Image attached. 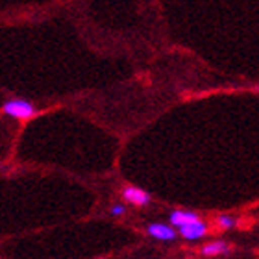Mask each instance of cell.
Returning a JSON list of instances; mask_svg holds the SVG:
<instances>
[{"label":"cell","mask_w":259,"mask_h":259,"mask_svg":"<svg viewBox=\"0 0 259 259\" xmlns=\"http://www.w3.org/2000/svg\"><path fill=\"white\" fill-rule=\"evenodd\" d=\"M122 200L126 204L137 205V207H145V205L150 204V194L146 191L139 189V187H134V185H128L122 189Z\"/></svg>","instance_id":"cell-4"},{"label":"cell","mask_w":259,"mask_h":259,"mask_svg":"<svg viewBox=\"0 0 259 259\" xmlns=\"http://www.w3.org/2000/svg\"><path fill=\"white\" fill-rule=\"evenodd\" d=\"M176 232L182 235V239L185 241H191V243H196V241H202L204 237H207V233H209V224L202 219H198L196 222H191L187 226L180 228Z\"/></svg>","instance_id":"cell-2"},{"label":"cell","mask_w":259,"mask_h":259,"mask_svg":"<svg viewBox=\"0 0 259 259\" xmlns=\"http://www.w3.org/2000/svg\"><path fill=\"white\" fill-rule=\"evenodd\" d=\"M230 243L224 241V239H215V241H209L202 246V255L205 257H217V255H224L230 254Z\"/></svg>","instance_id":"cell-6"},{"label":"cell","mask_w":259,"mask_h":259,"mask_svg":"<svg viewBox=\"0 0 259 259\" xmlns=\"http://www.w3.org/2000/svg\"><path fill=\"white\" fill-rule=\"evenodd\" d=\"M109 213H111V215L113 217H122L126 213V205L124 204H113L111 205V209H109Z\"/></svg>","instance_id":"cell-8"},{"label":"cell","mask_w":259,"mask_h":259,"mask_svg":"<svg viewBox=\"0 0 259 259\" xmlns=\"http://www.w3.org/2000/svg\"><path fill=\"white\" fill-rule=\"evenodd\" d=\"M146 233L152 239L161 241V243H170V241L178 237V232L170 224H167V222H152V224L146 226Z\"/></svg>","instance_id":"cell-3"},{"label":"cell","mask_w":259,"mask_h":259,"mask_svg":"<svg viewBox=\"0 0 259 259\" xmlns=\"http://www.w3.org/2000/svg\"><path fill=\"white\" fill-rule=\"evenodd\" d=\"M237 224H239V219L230 215V213H222V215H219L215 219V226L221 232H232V230L237 228Z\"/></svg>","instance_id":"cell-7"},{"label":"cell","mask_w":259,"mask_h":259,"mask_svg":"<svg viewBox=\"0 0 259 259\" xmlns=\"http://www.w3.org/2000/svg\"><path fill=\"white\" fill-rule=\"evenodd\" d=\"M2 111L6 115H10V117H13V119H21V120L32 119L33 115H35V108H33L32 104L26 102V100H21V98L8 100L2 106Z\"/></svg>","instance_id":"cell-1"},{"label":"cell","mask_w":259,"mask_h":259,"mask_svg":"<svg viewBox=\"0 0 259 259\" xmlns=\"http://www.w3.org/2000/svg\"><path fill=\"white\" fill-rule=\"evenodd\" d=\"M198 219H200L198 213H194V211H191V209H174L168 213L167 224H170L174 230H180V228L187 226L191 222H196Z\"/></svg>","instance_id":"cell-5"}]
</instances>
